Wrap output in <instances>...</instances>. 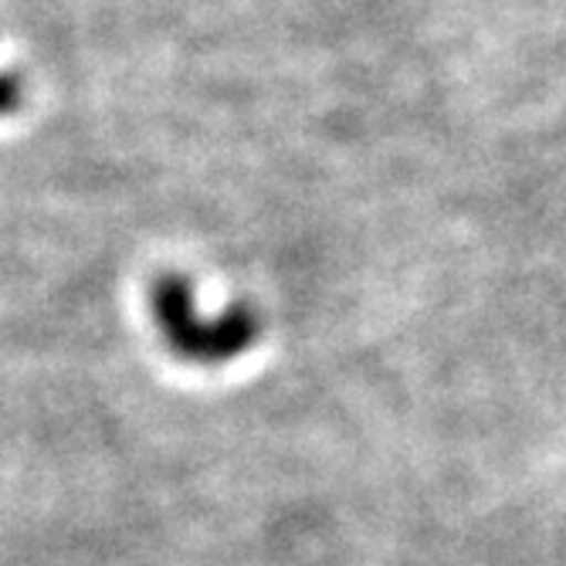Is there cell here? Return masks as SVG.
I'll return each mask as SVG.
<instances>
[{
	"instance_id": "cell-2",
	"label": "cell",
	"mask_w": 566,
	"mask_h": 566,
	"mask_svg": "<svg viewBox=\"0 0 566 566\" xmlns=\"http://www.w3.org/2000/svg\"><path fill=\"white\" fill-rule=\"evenodd\" d=\"M21 95H24L21 82L11 72H0V116L14 113L21 106Z\"/></svg>"
},
{
	"instance_id": "cell-1",
	"label": "cell",
	"mask_w": 566,
	"mask_h": 566,
	"mask_svg": "<svg viewBox=\"0 0 566 566\" xmlns=\"http://www.w3.org/2000/svg\"><path fill=\"white\" fill-rule=\"evenodd\" d=\"M149 308L170 353L200 367L238 359L262 333V316L248 302H234L218 316H200L193 282L180 272H167L149 285Z\"/></svg>"
}]
</instances>
